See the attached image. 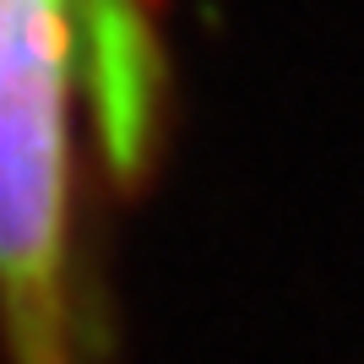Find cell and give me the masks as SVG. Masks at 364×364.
Instances as JSON below:
<instances>
[{
	"label": "cell",
	"mask_w": 364,
	"mask_h": 364,
	"mask_svg": "<svg viewBox=\"0 0 364 364\" xmlns=\"http://www.w3.org/2000/svg\"><path fill=\"white\" fill-rule=\"evenodd\" d=\"M82 33L71 0H0V353L87 364L76 277Z\"/></svg>",
	"instance_id": "6da1fadb"
},
{
	"label": "cell",
	"mask_w": 364,
	"mask_h": 364,
	"mask_svg": "<svg viewBox=\"0 0 364 364\" xmlns=\"http://www.w3.org/2000/svg\"><path fill=\"white\" fill-rule=\"evenodd\" d=\"M82 33V87L98 152L114 174H136L158 136L164 65L141 0H71Z\"/></svg>",
	"instance_id": "7a4b0ae2"
}]
</instances>
